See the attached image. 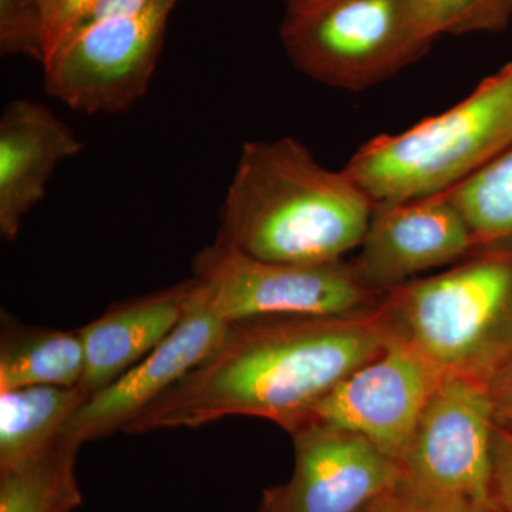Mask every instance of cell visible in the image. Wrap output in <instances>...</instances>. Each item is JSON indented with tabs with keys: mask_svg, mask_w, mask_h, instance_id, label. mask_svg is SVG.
Masks as SVG:
<instances>
[{
	"mask_svg": "<svg viewBox=\"0 0 512 512\" xmlns=\"http://www.w3.org/2000/svg\"><path fill=\"white\" fill-rule=\"evenodd\" d=\"M384 348L373 312L237 320L200 365L123 433L195 429L232 416L261 417L288 431Z\"/></svg>",
	"mask_w": 512,
	"mask_h": 512,
	"instance_id": "6da1fadb",
	"label": "cell"
},
{
	"mask_svg": "<svg viewBox=\"0 0 512 512\" xmlns=\"http://www.w3.org/2000/svg\"><path fill=\"white\" fill-rule=\"evenodd\" d=\"M373 202L293 137L244 144L215 242L262 261H343L365 238Z\"/></svg>",
	"mask_w": 512,
	"mask_h": 512,
	"instance_id": "7a4b0ae2",
	"label": "cell"
},
{
	"mask_svg": "<svg viewBox=\"0 0 512 512\" xmlns=\"http://www.w3.org/2000/svg\"><path fill=\"white\" fill-rule=\"evenodd\" d=\"M384 340L440 373L490 383L512 360V252L483 249L439 275L384 293L373 311Z\"/></svg>",
	"mask_w": 512,
	"mask_h": 512,
	"instance_id": "3957f363",
	"label": "cell"
},
{
	"mask_svg": "<svg viewBox=\"0 0 512 512\" xmlns=\"http://www.w3.org/2000/svg\"><path fill=\"white\" fill-rule=\"evenodd\" d=\"M512 146V62L470 96L399 134H382L345 171L376 202L443 194Z\"/></svg>",
	"mask_w": 512,
	"mask_h": 512,
	"instance_id": "277c9868",
	"label": "cell"
},
{
	"mask_svg": "<svg viewBox=\"0 0 512 512\" xmlns=\"http://www.w3.org/2000/svg\"><path fill=\"white\" fill-rule=\"evenodd\" d=\"M281 40L299 72L349 92L390 79L431 46L409 0H288Z\"/></svg>",
	"mask_w": 512,
	"mask_h": 512,
	"instance_id": "5b68a950",
	"label": "cell"
},
{
	"mask_svg": "<svg viewBox=\"0 0 512 512\" xmlns=\"http://www.w3.org/2000/svg\"><path fill=\"white\" fill-rule=\"evenodd\" d=\"M192 271V306L229 323L262 316L367 315L383 296L363 284L350 262L262 261L218 242L198 252Z\"/></svg>",
	"mask_w": 512,
	"mask_h": 512,
	"instance_id": "8992f818",
	"label": "cell"
},
{
	"mask_svg": "<svg viewBox=\"0 0 512 512\" xmlns=\"http://www.w3.org/2000/svg\"><path fill=\"white\" fill-rule=\"evenodd\" d=\"M497 431L490 384L446 375L410 437L402 476L447 508L493 500Z\"/></svg>",
	"mask_w": 512,
	"mask_h": 512,
	"instance_id": "52a82bcc",
	"label": "cell"
},
{
	"mask_svg": "<svg viewBox=\"0 0 512 512\" xmlns=\"http://www.w3.org/2000/svg\"><path fill=\"white\" fill-rule=\"evenodd\" d=\"M180 0H148L128 15L77 30L43 66L46 92L86 114H119L146 94Z\"/></svg>",
	"mask_w": 512,
	"mask_h": 512,
	"instance_id": "ba28073f",
	"label": "cell"
},
{
	"mask_svg": "<svg viewBox=\"0 0 512 512\" xmlns=\"http://www.w3.org/2000/svg\"><path fill=\"white\" fill-rule=\"evenodd\" d=\"M443 377L413 350L387 342L379 356L340 382L292 429L318 423L352 431L400 464L417 421Z\"/></svg>",
	"mask_w": 512,
	"mask_h": 512,
	"instance_id": "9c48e42d",
	"label": "cell"
},
{
	"mask_svg": "<svg viewBox=\"0 0 512 512\" xmlns=\"http://www.w3.org/2000/svg\"><path fill=\"white\" fill-rule=\"evenodd\" d=\"M295 468L256 512H357L402 478L393 458L352 431L306 423L289 431Z\"/></svg>",
	"mask_w": 512,
	"mask_h": 512,
	"instance_id": "30bf717a",
	"label": "cell"
},
{
	"mask_svg": "<svg viewBox=\"0 0 512 512\" xmlns=\"http://www.w3.org/2000/svg\"><path fill=\"white\" fill-rule=\"evenodd\" d=\"M480 251L447 192L412 201L376 202L359 255L350 262L363 284L384 293Z\"/></svg>",
	"mask_w": 512,
	"mask_h": 512,
	"instance_id": "8fae6325",
	"label": "cell"
},
{
	"mask_svg": "<svg viewBox=\"0 0 512 512\" xmlns=\"http://www.w3.org/2000/svg\"><path fill=\"white\" fill-rule=\"evenodd\" d=\"M228 325L214 313L191 308L187 318L150 355L84 402L64 427V439L82 447L124 431L210 355Z\"/></svg>",
	"mask_w": 512,
	"mask_h": 512,
	"instance_id": "7c38bea8",
	"label": "cell"
},
{
	"mask_svg": "<svg viewBox=\"0 0 512 512\" xmlns=\"http://www.w3.org/2000/svg\"><path fill=\"white\" fill-rule=\"evenodd\" d=\"M83 143L64 121L33 100L10 101L0 119V234L18 238L23 218L43 200L57 165Z\"/></svg>",
	"mask_w": 512,
	"mask_h": 512,
	"instance_id": "4fadbf2b",
	"label": "cell"
},
{
	"mask_svg": "<svg viewBox=\"0 0 512 512\" xmlns=\"http://www.w3.org/2000/svg\"><path fill=\"white\" fill-rule=\"evenodd\" d=\"M192 279L127 299L79 330L84 372L79 386L94 393L137 365L180 325L192 305Z\"/></svg>",
	"mask_w": 512,
	"mask_h": 512,
	"instance_id": "5bb4252c",
	"label": "cell"
},
{
	"mask_svg": "<svg viewBox=\"0 0 512 512\" xmlns=\"http://www.w3.org/2000/svg\"><path fill=\"white\" fill-rule=\"evenodd\" d=\"M89 399L82 387L32 386L0 392V470L52 446Z\"/></svg>",
	"mask_w": 512,
	"mask_h": 512,
	"instance_id": "9a60e30c",
	"label": "cell"
},
{
	"mask_svg": "<svg viewBox=\"0 0 512 512\" xmlns=\"http://www.w3.org/2000/svg\"><path fill=\"white\" fill-rule=\"evenodd\" d=\"M84 349L79 330L3 326L0 342V392L32 386H79Z\"/></svg>",
	"mask_w": 512,
	"mask_h": 512,
	"instance_id": "2e32d148",
	"label": "cell"
},
{
	"mask_svg": "<svg viewBox=\"0 0 512 512\" xmlns=\"http://www.w3.org/2000/svg\"><path fill=\"white\" fill-rule=\"evenodd\" d=\"M79 448L60 434L42 453L0 470V512H73L80 507Z\"/></svg>",
	"mask_w": 512,
	"mask_h": 512,
	"instance_id": "e0dca14e",
	"label": "cell"
},
{
	"mask_svg": "<svg viewBox=\"0 0 512 512\" xmlns=\"http://www.w3.org/2000/svg\"><path fill=\"white\" fill-rule=\"evenodd\" d=\"M476 238L478 248L512 239V146L447 191Z\"/></svg>",
	"mask_w": 512,
	"mask_h": 512,
	"instance_id": "ac0fdd59",
	"label": "cell"
},
{
	"mask_svg": "<svg viewBox=\"0 0 512 512\" xmlns=\"http://www.w3.org/2000/svg\"><path fill=\"white\" fill-rule=\"evenodd\" d=\"M409 5L431 43L441 35L501 32L512 18V0H409Z\"/></svg>",
	"mask_w": 512,
	"mask_h": 512,
	"instance_id": "d6986e66",
	"label": "cell"
},
{
	"mask_svg": "<svg viewBox=\"0 0 512 512\" xmlns=\"http://www.w3.org/2000/svg\"><path fill=\"white\" fill-rule=\"evenodd\" d=\"M0 55L46 62L43 0H0Z\"/></svg>",
	"mask_w": 512,
	"mask_h": 512,
	"instance_id": "ffe728a7",
	"label": "cell"
},
{
	"mask_svg": "<svg viewBox=\"0 0 512 512\" xmlns=\"http://www.w3.org/2000/svg\"><path fill=\"white\" fill-rule=\"evenodd\" d=\"M97 3L99 0H43L46 23V62L64 40L69 39L86 25Z\"/></svg>",
	"mask_w": 512,
	"mask_h": 512,
	"instance_id": "44dd1931",
	"label": "cell"
},
{
	"mask_svg": "<svg viewBox=\"0 0 512 512\" xmlns=\"http://www.w3.org/2000/svg\"><path fill=\"white\" fill-rule=\"evenodd\" d=\"M357 512H447V507L421 493L402 476Z\"/></svg>",
	"mask_w": 512,
	"mask_h": 512,
	"instance_id": "7402d4cb",
	"label": "cell"
},
{
	"mask_svg": "<svg viewBox=\"0 0 512 512\" xmlns=\"http://www.w3.org/2000/svg\"><path fill=\"white\" fill-rule=\"evenodd\" d=\"M494 498L512 512V434L498 429L494 454Z\"/></svg>",
	"mask_w": 512,
	"mask_h": 512,
	"instance_id": "603a6c76",
	"label": "cell"
},
{
	"mask_svg": "<svg viewBox=\"0 0 512 512\" xmlns=\"http://www.w3.org/2000/svg\"><path fill=\"white\" fill-rule=\"evenodd\" d=\"M488 384L493 396L497 426L503 427L504 424L505 426L510 424L512 427V360ZM507 433L512 434V431Z\"/></svg>",
	"mask_w": 512,
	"mask_h": 512,
	"instance_id": "cb8c5ba5",
	"label": "cell"
},
{
	"mask_svg": "<svg viewBox=\"0 0 512 512\" xmlns=\"http://www.w3.org/2000/svg\"><path fill=\"white\" fill-rule=\"evenodd\" d=\"M147 2L148 0H99L96 9L93 10L92 16H90L83 28L93 25V23L119 18V16L136 12V10L143 8Z\"/></svg>",
	"mask_w": 512,
	"mask_h": 512,
	"instance_id": "d4e9b609",
	"label": "cell"
},
{
	"mask_svg": "<svg viewBox=\"0 0 512 512\" xmlns=\"http://www.w3.org/2000/svg\"><path fill=\"white\" fill-rule=\"evenodd\" d=\"M447 512H510L503 505L498 503L495 498L488 501H476V503H464L453 505L447 508Z\"/></svg>",
	"mask_w": 512,
	"mask_h": 512,
	"instance_id": "484cf974",
	"label": "cell"
}]
</instances>
